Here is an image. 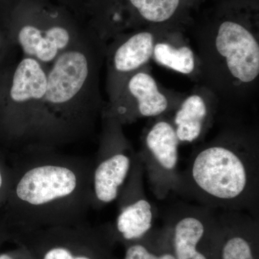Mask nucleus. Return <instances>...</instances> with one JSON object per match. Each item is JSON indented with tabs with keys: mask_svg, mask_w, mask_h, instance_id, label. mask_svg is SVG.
Returning <instances> with one entry per match:
<instances>
[{
	"mask_svg": "<svg viewBox=\"0 0 259 259\" xmlns=\"http://www.w3.org/2000/svg\"><path fill=\"white\" fill-rule=\"evenodd\" d=\"M20 153L12 169L7 221L21 230L85 223L93 208V160L58 149Z\"/></svg>",
	"mask_w": 259,
	"mask_h": 259,
	"instance_id": "nucleus-1",
	"label": "nucleus"
},
{
	"mask_svg": "<svg viewBox=\"0 0 259 259\" xmlns=\"http://www.w3.org/2000/svg\"><path fill=\"white\" fill-rule=\"evenodd\" d=\"M175 192L215 210L242 211L258 219L256 137L229 131L201 146L180 173Z\"/></svg>",
	"mask_w": 259,
	"mask_h": 259,
	"instance_id": "nucleus-2",
	"label": "nucleus"
},
{
	"mask_svg": "<svg viewBox=\"0 0 259 259\" xmlns=\"http://www.w3.org/2000/svg\"><path fill=\"white\" fill-rule=\"evenodd\" d=\"M106 47L89 28L48 68L46 107L60 147L88 139L101 118L99 82Z\"/></svg>",
	"mask_w": 259,
	"mask_h": 259,
	"instance_id": "nucleus-3",
	"label": "nucleus"
},
{
	"mask_svg": "<svg viewBox=\"0 0 259 259\" xmlns=\"http://www.w3.org/2000/svg\"><path fill=\"white\" fill-rule=\"evenodd\" d=\"M47 71L23 56L0 83V139L19 152L60 147L46 107Z\"/></svg>",
	"mask_w": 259,
	"mask_h": 259,
	"instance_id": "nucleus-4",
	"label": "nucleus"
},
{
	"mask_svg": "<svg viewBox=\"0 0 259 259\" xmlns=\"http://www.w3.org/2000/svg\"><path fill=\"white\" fill-rule=\"evenodd\" d=\"M88 30L86 24L63 5L49 0H22L12 15L7 33L23 56L49 68Z\"/></svg>",
	"mask_w": 259,
	"mask_h": 259,
	"instance_id": "nucleus-5",
	"label": "nucleus"
},
{
	"mask_svg": "<svg viewBox=\"0 0 259 259\" xmlns=\"http://www.w3.org/2000/svg\"><path fill=\"white\" fill-rule=\"evenodd\" d=\"M101 120L92 180L93 208L97 209L117 200L138 158L122 125L110 117L102 116Z\"/></svg>",
	"mask_w": 259,
	"mask_h": 259,
	"instance_id": "nucleus-6",
	"label": "nucleus"
},
{
	"mask_svg": "<svg viewBox=\"0 0 259 259\" xmlns=\"http://www.w3.org/2000/svg\"><path fill=\"white\" fill-rule=\"evenodd\" d=\"M214 24L213 46L234 83L249 86L259 76V44L248 19L239 11L226 10Z\"/></svg>",
	"mask_w": 259,
	"mask_h": 259,
	"instance_id": "nucleus-7",
	"label": "nucleus"
},
{
	"mask_svg": "<svg viewBox=\"0 0 259 259\" xmlns=\"http://www.w3.org/2000/svg\"><path fill=\"white\" fill-rule=\"evenodd\" d=\"M169 108V100L160 90L156 79L141 69L121 83L104 105L101 117H110L123 125L140 117H158Z\"/></svg>",
	"mask_w": 259,
	"mask_h": 259,
	"instance_id": "nucleus-8",
	"label": "nucleus"
},
{
	"mask_svg": "<svg viewBox=\"0 0 259 259\" xmlns=\"http://www.w3.org/2000/svg\"><path fill=\"white\" fill-rule=\"evenodd\" d=\"M180 143L175 126L166 120L155 122L145 136L144 148L138 155L151 190L158 199L166 198L176 189L180 176L177 171Z\"/></svg>",
	"mask_w": 259,
	"mask_h": 259,
	"instance_id": "nucleus-9",
	"label": "nucleus"
},
{
	"mask_svg": "<svg viewBox=\"0 0 259 259\" xmlns=\"http://www.w3.org/2000/svg\"><path fill=\"white\" fill-rule=\"evenodd\" d=\"M173 232L177 259H209L202 245L221 233L218 210L197 204L178 203L166 217Z\"/></svg>",
	"mask_w": 259,
	"mask_h": 259,
	"instance_id": "nucleus-10",
	"label": "nucleus"
},
{
	"mask_svg": "<svg viewBox=\"0 0 259 259\" xmlns=\"http://www.w3.org/2000/svg\"><path fill=\"white\" fill-rule=\"evenodd\" d=\"M144 168L141 160H137L128 180L117 199L118 214L115 228L126 241L143 238L152 228L156 209L145 195L143 186Z\"/></svg>",
	"mask_w": 259,
	"mask_h": 259,
	"instance_id": "nucleus-11",
	"label": "nucleus"
},
{
	"mask_svg": "<svg viewBox=\"0 0 259 259\" xmlns=\"http://www.w3.org/2000/svg\"><path fill=\"white\" fill-rule=\"evenodd\" d=\"M112 40L105 51L109 98L113 96L126 78L148 64L153 57L156 42L154 34L147 30L122 33Z\"/></svg>",
	"mask_w": 259,
	"mask_h": 259,
	"instance_id": "nucleus-12",
	"label": "nucleus"
},
{
	"mask_svg": "<svg viewBox=\"0 0 259 259\" xmlns=\"http://www.w3.org/2000/svg\"><path fill=\"white\" fill-rule=\"evenodd\" d=\"M210 109L205 99L192 94L177 109L173 125L180 142L192 143L200 139L208 127Z\"/></svg>",
	"mask_w": 259,
	"mask_h": 259,
	"instance_id": "nucleus-13",
	"label": "nucleus"
},
{
	"mask_svg": "<svg viewBox=\"0 0 259 259\" xmlns=\"http://www.w3.org/2000/svg\"><path fill=\"white\" fill-rule=\"evenodd\" d=\"M132 15L135 24L138 21L163 24L173 20L182 10L184 0H122Z\"/></svg>",
	"mask_w": 259,
	"mask_h": 259,
	"instance_id": "nucleus-14",
	"label": "nucleus"
},
{
	"mask_svg": "<svg viewBox=\"0 0 259 259\" xmlns=\"http://www.w3.org/2000/svg\"><path fill=\"white\" fill-rule=\"evenodd\" d=\"M153 57L158 64L180 74H191L195 69V56L187 46L177 47L166 41H156Z\"/></svg>",
	"mask_w": 259,
	"mask_h": 259,
	"instance_id": "nucleus-15",
	"label": "nucleus"
},
{
	"mask_svg": "<svg viewBox=\"0 0 259 259\" xmlns=\"http://www.w3.org/2000/svg\"><path fill=\"white\" fill-rule=\"evenodd\" d=\"M42 228L53 243H51L52 244L49 246H47V248L44 250V253L41 255V259H95L88 253L75 251L71 245H66L65 243H59L54 229L52 227H50L49 228V231L55 241L57 242V243H54V241L47 234L46 230L44 228Z\"/></svg>",
	"mask_w": 259,
	"mask_h": 259,
	"instance_id": "nucleus-16",
	"label": "nucleus"
},
{
	"mask_svg": "<svg viewBox=\"0 0 259 259\" xmlns=\"http://www.w3.org/2000/svg\"><path fill=\"white\" fill-rule=\"evenodd\" d=\"M124 259H177L175 255L170 253L155 254L148 250L147 247L141 243L130 245L126 250Z\"/></svg>",
	"mask_w": 259,
	"mask_h": 259,
	"instance_id": "nucleus-17",
	"label": "nucleus"
},
{
	"mask_svg": "<svg viewBox=\"0 0 259 259\" xmlns=\"http://www.w3.org/2000/svg\"><path fill=\"white\" fill-rule=\"evenodd\" d=\"M21 2L22 0H0V30L7 32L12 15Z\"/></svg>",
	"mask_w": 259,
	"mask_h": 259,
	"instance_id": "nucleus-18",
	"label": "nucleus"
},
{
	"mask_svg": "<svg viewBox=\"0 0 259 259\" xmlns=\"http://www.w3.org/2000/svg\"><path fill=\"white\" fill-rule=\"evenodd\" d=\"M15 48L10 41L7 32L0 30V68L10 64V56Z\"/></svg>",
	"mask_w": 259,
	"mask_h": 259,
	"instance_id": "nucleus-19",
	"label": "nucleus"
},
{
	"mask_svg": "<svg viewBox=\"0 0 259 259\" xmlns=\"http://www.w3.org/2000/svg\"><path fill=\"white\" fill-rule=\"evenodd\" d=\"M54 2L71 10L76 16L83 21V11L85 7L90 3V0H49Z\"/></svg>",
	"mask_w": 259,
	"mask_h": 259,
	"instance_id": "nucleus-20",
	"label": "nucleus"
},
{
	"mask_svg": "<svg viewBox=\"0 0 259 259\" xmlns=\"http://www.w3.org/2000/svg\"><path fill=\"white\" fill-rule=\"evenodd\" d=\"M13 171L5 169L4 166L0 163V203L5 199L6 202L11 185Z\"/></svg>",
	"mask_w": 259,
	"mask_h": 259,
	"instance_id": "nucleus-21",
	"label": "nucleus"
},
{
	"mask_svg": "<svg viewBox=\"0 0 259 259\" xmlns=\"http://www.w3.org/2000/svg\"><path fill=\"white\" fill-rule=\"evenodd\" d=\"M10 64L7 65V66H4V67L0 68V83H1L2 79H3L5 69H6V68L8 67V66H9Z\"/></svg>",
	"mask_w": 259,
	"mask_h": 259,
	"instance_id": "nucleus-22",
	"label": "nucleus"
},
{
	"mask_svg": "<svg viewBox=\"0 0 259 259\" xmlns=\"http://www.w3.org/2000/svg\"><path fill=\"white\" fill-rule=\"evenodd\" d=\"M0 259H15L13 255L10 254H1L0 255Z\"/></svg>",
	"mask_w": 259,
	"mask_h": 259,
	"instance_id": "nucleus-23",
	"label": "nucleus"
},
{
	"mask_svg": "<svg viewBox=\"0 0 259 259\" xmlns=\"http://www.w3.org/2000/svg\"><path fill=\"white\" fill-rule=\"evenodd\" d=\"M184 2L185 3V2H187V0H184Z\"/></svg>",
	"mask_w": 259,
	"mask_h": 259,
	"instance_id": "nucleus-24",
	"label": "nucleus"
}]
</instances>
